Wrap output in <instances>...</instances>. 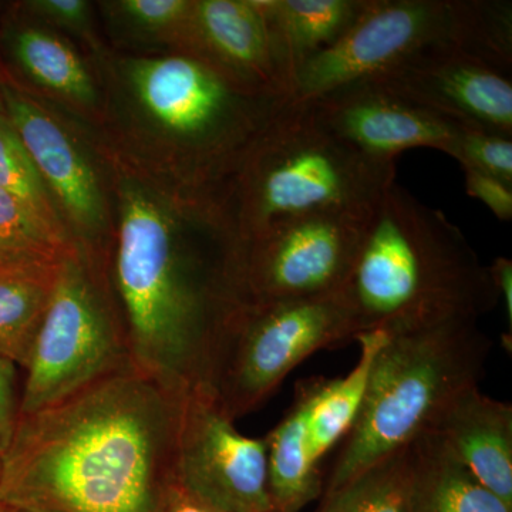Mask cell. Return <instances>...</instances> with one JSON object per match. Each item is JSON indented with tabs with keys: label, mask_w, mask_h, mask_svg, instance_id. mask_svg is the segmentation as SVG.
<instances>
[{
	"label": "cell",
	"mask_w": 512,
	"mask_h": 512,
	"mask_svg": "<svg viewBox=\"0 0 512 512\" xmlns=\"http://www.w3.org/2000/svg\"><path fill=\"white\" fill-rule=\"evenodd\" d=\"M183 399L131 366L20 414L2 451L0 503L33 512H158L174 481Z\"/></svg>",
	"instance_id": "6da1fadb"
},
{
	"label": "cell",
	"mask_w": 512,
	"mask_h": 512,
	"mask_svg": "<svg viewBox=\"0 0 512 512\" xmlns=\"http://www.w3.org/2000/svg\"><path fill=\"white\" fill-rule=\"evenodd\" d=\"M171 222L143 191H124L116 286L131 366L185 396L208 389L222 328L241 302L231 259L208 265Z\"/></svg>",
	"instance_id": "7a4b0ae2"
},
{
	"label": "cell",
	"mask_w": 512,
	"mask_h": 512,
	"mask_svg": "<svg viewBox=\"0 0 512 512\" xmlns=\"http://www.w3.org/2000/svg\"><path fill=\"white\" fill-rule=\"evenodd\" d=\"M343 292L360 335L477 320L500 302L461 229L394 181L380 195ZM359 335V336H360Z\"/></svg>",
	"instance_id": "3957f363"
},
{
	"label": "cell",
	"mask_w": 512,
	"mask_h": 512,
	"mask_svg": "<svg viewBox=\"0 0 512 512\" xmlns=\"http://www.w3.org/2000/svg\"><path fill=\"white\" fill-rule=\"evenodd\" d=\"M490 349L477 320L387 335L373 360L365 403L323 494L433 429L461 394L478 387Z\"/></svg>",
	"instance_id": "277c9868"
},
{
	"label": "cell",
	"mask_w": 512,
	"mask_h": 512,
	"mask_svg": "<svg viewBox=\"0 0 512 512\" xmlns=\"http://www.w3.org/2000/svg\"><path fill=\"white\" fill-rule=\"evenodd\" d=\"M239 165L238 245L295 215L372 210L396 175L394 161L357 150L319 119L311 101L293 99Z\"/></svg>",
	"instance_id": "5b68a950"
},
{
	"label": "cell",
	"mask_w": 512,
	"mask_h": 512,
	"mask_svg": "<svg viewBox=\"0 0 512 512\" xmlns=\"http://www.w3.org/2000/svg\"><path fill=\"white\" fill-rule=\"evenodd\" d=\"M359 335L343 289L292 301L242 303L218 339L208 389L235 421L265 403L306 357Z\"/></svg>",
	"instance_id": "8992f818"
},
{
	"label": "cell",
	"mask_w": 512,
	"mask_h": 512,
	"mask_svg": "<svg viewBox=\"0 0 512 512\" xmlns=\"http://www.w3.org/2000/svg\"><path fill=\"white\" fill-rule=\"evenodd\" d=\"M131 367L123 318L77 249L60 265L20 396V414L43 409Z\"/></svg>",
	"instance_id": "52a82bcc"
},
{
	"label": "cell",
	"mask_w": 512,
	"mask_h": 512,
	"mask_svg": "<svg viewBox=\"0 0 512 512\" xmlns=\"http://www.w3.org/2000/svg\"><path fill=\"white\" fill-rule=\"evenodd\" d=\"M483 0H369L335 45L306 63L291 99L313 100L356 80L392 72L434 46L476 50Z\"/></svg>",
	"instance_id": "ba28073f"
},
{
	"label": "cell",
	"mask_w": 512,
	"mask_h": 512,
	"mask_svg": "<svg viewBox=\"0 0 512 512\" xmlns=\"http://www.w3.org/2000/svg\"><path fill=\"white\" fill-rule=\"evenodd\" d=\"M372 210L295 215L237 245L232 278L239 301H292L342 289Z\"/></svg>",
	"instance_id": "9c48e42d"
},
{
	"label": "cell",
	"mask_w": 512,
	"mask_h": 512,
	"mask_svg": "<svg viewBox=\"0 0 512 512\" xmlns=\"http://www.w3.org/2000/svg\"><path fill=\"white\" fill-rule=\"evenodd\" d=\"M174 480L222 512H275L265 439L239 433L205 387L181 404Z\"/></svg>",
	"instance_id": "30bf717a"
},
{
	"label": "cell",
	"mask_w": 512,
	"mask_h": 512,
	"mask_svg": "<svg viewBox=\"0 0 512 512\" xmlns=\"http://www.w3.org/2000/svg\"><path fill=\"white\" fill-rule=\"evenodd\" d=\"M311 101L319 119L343 140L377 160L394 161L410 148L448 154L467 124L410 99L370 77L345 84Z\"/></svg>",
	"instance_id": "8fae6325"
},
{
	"label": "cell",
	"mask_w": 512,
	"mask_h": 512,
	"mask_svg": "<svg viewBox=\"0 0 512 512\" xmlns=\"http://www.w3.org/2000/svg\"><path fill=\"white\" fill-rule=\"evenodd\" d=\"M379 79L437 113L512 137L510 74L457 47H430Z\"/></svg>",
	"instance_id": "7c38bea8"
},
{
	"label": "cell",
	"mask_w": 512,
	"mask_h": 512,
	"mask_svg": "<svg viewBox=\"0 0 512 512\" xmlns=\"http://www.w3.org/2000/svg\"><path fill=\"white\" fill-rule=\"evenodd\" d=\"M187 45L197 52L195 59L238 89L288 96L276 72L268 29L255 0L194 2Z\"/></svg>",
	"instance_id": "4fadbf2b"
},
{
	"label": "cell",
	"mask_w": 512,
	"mask_h": 512,
	"mask_svg": "<svg viewBox=\"0 0 512 512\" xmlns=\"http://www.w3.org/2000/svg\"><path fill=\"white\" fill-rule=\"evenodd\" d=\"M10 126L18 134L47 187L86 231L100 228L103 198L96 174L49 114L12 90H3Z\"/></svg>",
	"instance_id": "5bb4252c"
},
{
	"label": "cell",
	"mask_w": 512,
	"mask_h": 512,
	"mask_svg": "<svg viewBox=\"0 0 512 512\" xmlns=\"http://www.w3.org/2000/svg\"><path fill=\"white\" fill-rule=\"evenodd\" d=\"M436 431L460 463L512 510V406L467 390L440 417Z\"/></svg>",
	"instance_id": "9a60e30c"
},
{
	"label": "cell",
	"mask_w": 512,
	"mask_h": 512,
	"mask_svg": "<svg viewBox=\"0 0 512 512\" xmlns=\"http://www.w3.org/2000/svg\"><path fill=\"white\" fill-rule=\"evenodd\" d=\"M288 96L306 63L348 32L369 0H255Z\"/></svg>",
	"instance_id": "2e32d148"
},
{
	"label": "cell",
	"mask_w": 512,
	"mask_h": 512,
	"mask_svg": "<svg viewBox=\"0 0 512 512\" xmlns=\"http://www.w3.org/2000/svg\"><path fill=\"white\" fill-rule=\"evenodd\" d=\"M410 512H512L454 456L436 431L409 443Z\"/></svg>",
	"instance_id": "e0dca14e"
},
{
	"label": "cell",
	"mask_w": 512,
	"mask_h": 512,
	"mask_svg": "<svg viewBox=\"0 0 512 512\" xmlns=\"http://www.w3.org/2000/svg\"><path fill=\"white\" fill-rule=\"evenodd\" d=\"M312 393L313 379L299 384L291 409L265 437L275 512H301L323 493L320 468L313 463L306 437Z\"/></svg>",
	"instance_id": "ac0fdd59"
},
{
	"label": "cell",
	"mask_w": 512,
	"mask_h": 512,
	"mask_svg": "<svg viewBox=\"0 0 512 512\" xmlns=\"http://www.w3.org/2000/svg\"><path fill=\"white\" fill-rule=\"evenodd\" d=\"M360 355L346 377L340 379H313V393L306 420L309 454L320 466L322 458L345 439L355 426L372 372L373 360L387 340L383 330L357 336Z\"/></svg>",
	"instance_id": "d6986e66"
},
{
	"label": "cell",
	"mask_w": 512,
	"mask_h": 512,
	"mask_svg": "<svg viewBox=\"0 0 512 512\" xmlns=\"http://www.w3.org/2000/svg\"><path fill=\"white\" fill-rule=\"evenodd\" d=\"M77 249L66 231L0 190V272L55 278Z\"/></svg>",
	"instance_id": "ffe728a7"
},
{
	"label": "cell",
	"mask_w": 512,
	"mask_h": 512,
	"mask_svg": "<svg viewBox=\"0 0 512 512\" xmlns=\"http://www.w3.org/2000/svg\"><path fill=\"white\" fill-rule=\"evenodd\" d=\"M55 278L0 272V356L23 369L32 355Z\"/></svg>",
	"instance_id": "44dd1931"
},
{
	"label": "cell",
	"mask_w": 512,
	"mask_h": 512,
	"mask_svg": "<svg viewBox=\"0 0 512 512\" xmlns=\"http://www.w3.org/2000/svg\"><path fill=\"white\" fill-rule=\"evenodd\" d=\"M319 512H410L409 444L326 494Z\"/></svg>",
	"instance_id": "7402d4cb"
},
{
	"label": "cell",
	"mask_w": 512,
	"mask_h": 512,
	"mask_svg": "<svg viewBox=\"0 0 512 512\" xmlns=\"http://www.w3.org/2000/svg\"><path fill=\"white\" fill-rule=\"evenodd\" d=\"M16 57L37 83L80 103L96 94L90 74L66 43L43 30H22L16 37Z\"/></svg>",
	"instance_id": "603a6c76"
},
{
	"label": "cell",
	"mask_w": 512,
	"mask_h": 512,
	"mask_svg": "<svg viewBox=\"0 0 512 512\" xmlns=\"http://www.w3.org/2000/svg\"><path fill=\"white\" fill-rule=\"evenodd\" d=\"M0 190L8 192L53 227L64 229L49 190L10 123L0 119Z\"/></svg>",
	"instance_id": "cb8c5ba5"
},
{
	"label": "cell",
	"mask_w": 512,
	"mask_h": 512,
	"mask_svg": "<svg viewBox=\"0 0 512 512\" xmlns=\"http://www.w3.org/2000/svg\"><path fill=\"white\" fill-rule=\"evenodd\" d=\"M447 156L461 168H473L512 185V138L478 127H466Z\"/></svg>",
	"instance_id": "d4e9b609"
},
{
	"label": "cell",
	"mask_w": 512,
	"mask_h": 512,
	"mask_svg": "<svg viewBox=\"0 0 512 512\" xmlns=\"http://www.w3.org/2000/svg\"><path fill=\"white\" fill-rule=\"evenodd\" d=\"M120 8L127 18L150 30L177 29L187 42L194 2L190 0H124Z\"/></svg>",
	"instance_id": "484cf974"
},
{
	"label": "cell",
	"mask_w": 512,
	"mask_h": 512,
	"mask_svg": "<svg viewBox=\"0 0 512 512\" xmlns=\"http://www.w3.org/2000/svg\"><path fill=\"white\" fill-rule=\"evenodd\" d=\"M466 190L470 197L483 202L495 218L510 222L512 218V185L498 180L493 175L481 173L473 168H463Z\"/></svg>",
	"instance_id": "4316f807"
},
{
	"label": "cell",
	"mask_w": 512,
	"mask_h": 512,
	"mask_svg": "<svg viewBox=\"0 0 512 512\" xmlns=\"http://www.w3.org/2000/svg\"><path fill=\"white\" fill-rule=\"evenodd\" d=\"M15 363L0 356V447L2 451L8 446L10 437L19 420L20 397L16 390Z\"/></svg>",
	"instance_id": "83f0119b"
},
{
	"label": "cell",
	"mask_w": 512,
	"mask_h": 512,
	"mask_svg": "<svg viewBox=\"0 0 512 512\" xmlns=\"http://www.w3.org/2000/svg\"><path fill=\"white\" fill-rule=\"evenodd\" d=\"M35 6L47 18L72 28L83 26L89 15V6L83 0H43Z\"/></svg>",
	"instance_id": "f1b7e54d"
},
{
	"label": "cell",
	"mask_w": 512,
	"mask_h": 512,
	"mask_svg": "<svg viewBox=\"0 0 512 512\" xmlns=\"http://www.w3.org/2000/svg\"><path fill=\"white\" fill-rule=\"evenodd\" d=\"M158 512H222L175 483L165 491Z\"/></svg>",
	"instance_id": "f546056e"
},
{
	"label": "cell",
	"mask_w": 512,
	"mask_h": 512,
	"mask_svg": "<svg viewBox=\"0 0 512 512\" xmlns=\"http://www.w3.org/2000/svg\"><path fill=\"white\" fill-rule=\"evenodd\" d=\"M491 276H493L495 288H497L500 299L505 303L508 316V328H512V262L511 259L500 258L495 259L494 264L488 266Z\"/></svg>",
	"instance_id": "4dcf8cb0"
},
{
	"label": "cell",
	"mask_w": 512,
	"mask_h": 512,
	"mask_svg": "<svg viewBox=\"0 0 512 512\" xmlns=\"http://www.w3.org/2000/svg\"><path fill=\"white\" fill-rule=\"evenodd\" d=\"M0 512H33L23 510V508L13 507V505L0 503Z\"/></svg>",
	"instance_id": "1f68e13d"
},
{
	"label": "cell",
	"mask_w": 512,
	"mask_h": 512,
	"mask_svg": "<svg viewBox=\"0 0 512 512\" xmlns=\"http://www.w3.org/2000/svg\"><path fill=\"white\" fill-rule=\"evenodd\" d=\"M0 473H2V447H0Z\"/></svg>",
	"instance_id": "d6a6232c"
}]
</instances>
